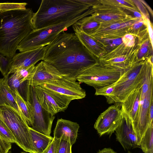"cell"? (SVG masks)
<instances>
[{"instance_id": "obj_1", "label": "cell", "mask_w": 153, "mask_h": 153, "mask_svg": "<svg viewBox=\"0 0 153 153\" xmlns=\"http://www.w3.org/2000/svg\"><path fill=\"white\" fill-rule=\"evenodd\" d=\"M45 47L43 61L70 79L76 80L84 71L99 63L74 33L63 31Z\"/></svg>"}, {"instance_id": "obj_2", "label": "cell", "mask_w": 153, "mask_h": 153, "mask_svg": "<svg viewBox=\"0 0 153 153\" xmlns=\"http://www.w3.org/2000/svg\"><path fill=\"white\" fill-rule=\"evenodd\" d=\"M31 9L0 10V53L12 59L21 41L33 30Z\"/></svg>"}, {"instance_id": "obj_3", "label": "cell", "mask_w": 153, "mask_h": 153, "mask_svg": "<svg viewBox=\"0 0 153 153\" xmlns=\"http://www.w3.org/2000/svg\"><path fill=\"white\" fill-rule=\"evenodd\" d=\"M90 7L78 0H42L32 17L33 30L66 22L82 15Z\"/></svg>"}, {"instance_id": "obj_4", "label": "cell", "mask_w": 153, "mask_h": 153, "mask_svg": "<svg viewBox=\"0 0 153 153\" xmlns=\"http://www.w3.org/2000/svg\"><path fill=\"white\" fill-rule=\"evenodd\" d=\"M146 68L147 61H141L126 70L118 80L112 84L113 91L105 97L107 103H122L134 91L143 84Z\"/></svg>"}, {"instance_id": "obj_5", "label": "cell", "mask_w": 153, "mask_h": 153, "mask_svg": "<svg viewBox=\"0 0 153 153\" xmlns=\"http://www.w3.org/2000/svg\"><path fill=\"white\" fill-rule=\"evenodd\" d=\"M91 14V12L89 10L82 15L66 22L33 30L21 41L17 46V50L21 52L46 46L60 33L66 31L79 20Z\"/></svg>"}, {"instance_id": "obj_6", "label": "cell", "mask_w": 153, "mask_h": 153, "mask_svg": "<svg viewBox=\"0 0 153 153\" xmlns=\"http://www.w3.org/2000/svg\"><path fill=\"white\" fill-rule=\"evenodd\" d=\"M0 118L12 132L17 145L26 152L35 153L29 132V126L18 112L10 106H1Z\"/></svg>"}, {"instance_id": "obj_7", "label": "cell", "mask_w": 153, "mask_h": 153, "mask_svg": "<svg viewBox=\"0 0 153 153\" xmlns=\"http://www.w3.org/2000/svg\"><path fill=\"white\" fill-rule=\"evenodd\" d=\"M153 65L147 62L146 76L142 87L139 113L135 129L139 145L142 137L151 124L149 122V109L151 102L153 101Z\"/></svg>"}, {"instance_id": "obj_8", "label": "cell", "mask_w": 153, "mask_h": 153, "mask_svg": "<svg viewBox=\"0 0 153 153\" xmlns=\"http://www.w3.org/2000/svg\"><path fill=\"white\" fill-rule=\"evenodd\" d=\"M125 70L109 68L99 63L84 71L77 77L76 80L80 83H84L92 86L96 90L114 83Z\"/></svg>"}, {"instance_id": "obj_9", "label": "cell", "mask_w": 153, "mask_h": 153, "mask_svg": "<svg viewBox=\"0 0 153 153\" xmlns=\"http://www.w3.org/2000/svg\"><path fill=\"white\" fill-rule=\"evenodd\" d=\"M26 101L31 105L33 111V122L31 127L39 132L50 136L55 116L42 107L37 98L34 87L27 83Z\"/></svg>"}, {"instance_id": "obj_10", "label": "cell", "mask_w": 153, "mask_h": 153, "mask_svg": "<svg viewBox=\"0 0 153 153\" xmlns=\"http://www.w3.org/2000/svg\"><path fill=\"white\" fill-rule=\"evenodd\" d=\"M34 87L38 100L42 107L52 116L66 110L70 99L39 86Z\"/></svg>"}, {"instance_id": "obj_11", "label": "cell", "mask_w": 153, "mask_h": 153, "mask_svg": "<svg viewBox=\"0 0 153 153\" xmlns=\"http://www.w3.org/2000/svg\"><path fill=\"white\" fill-rule=\"evenodd\" d=\"M112 105L102 113L94 126L100 136L107 134L109 137L120 124L122 118L121 103Z\"/></svg>"}, {"instance_id": "obj_12", "label": "cell", "mask_w": 153, "mask_h": 153, "mask_svg": "<svg viewBox=\"0 0 153 153\" xmlns=\"http://www.w3.org/2000/svg\"><path fill=\"white\" fill-rule=\"evenodd\" d=\"M38 86L57 93L71 100L81 99L86 96L85 91L82 88L79 82L65 77Z\"/></svg>"}, {"instance_id": "obj_13", "label": "cell", "mask_w": 153, "mask_h": 153, "mask_svg": "<svg viewBox=\"0 0 153 153\" xmlns=\"http://www.w3.org/2000/svg\"><path fill=\"white\" fill-rule=\"evenodd\" d=\"M122 118L119 126L116 129V139L125 150L140 147L136 134L130 117L121 104Z\"/></svg>"}, {"instance_id": "obj_14", "label": "cell", "mask_w": 153, "mask_h": 153, "mask_svg": "<svg viewBox=\"0 0 153 153\" xmlns=\"http://www.w3.org/2000/svg\"><path fill=\"white\" fill-rule=\"evenodd\" d=\"M45 46L26 51L16 54L12 59L9 75L18 70L26 68L43 60L45 55Z\"/></svg>"}, {"instance_id": "obj_15", "label": "cell", "mask_w": 153, "mask_h": 153, "mask_svg": "<svg viewBox=\"0 0 153 153\" xmlns=\"http://www.w3.org/2000/svg\"><path fill=\"white\" fill-rule=\"evenodd\" d=\"M65 77L53 66L42 60L35 65L33 75L30 80L27 81V83L35 87Z\"/></svg>"}, {"instance_id": "obj_16", "label": "cell", "mask_w": 153, "mask_h": 153, "mask_svg": "<svg viewBox=\"0 0 153 153\" xmlns=\"http://www.w3.org/2000/svg\"><path fill=\"white\" fill-rule=\"evenodd\" d=\"M79 128L77 123L58 119L53 131V137L66 141L72 146L76 142Z\"/></svg>"}, {"instance_id": "obj_17", "label": "cell", "mask_w": 153, "mask_h": 153, "mask_svg": "<svg viewBox=\"0 0 153 153\" xmlns=\"http://www.w3.org/2000/svg\"><path fill=\"white\" fill-rule=\"evenodd\" d=\"M143 85L134 91L121 103L124 110L131 120L135 132L138 115Z\"/></svg>"}, {"instance_id": "obj_18", "label": "cell", "mask_w": 153, "mask_h": 153, "mask_svg": "<svg viewBox=\"0 0 153 153\" xmlns=\"http://www.w3.org/2000/svg\"><path fill=\"white\" fill-rule=\"evenodd\" d=\"M8 76H4L0 79V107L4 105L10 106L23 117L16 102L15 92L8 85Z\"/></svg>"}, {"instance_id": "obj_19", "label": "cell", "mask_w": 153, "mask_h": 153, "mask_svg": "<svg viewBox=\"0 0 153 153\" xmlns=\"http://www.w3.org/2000/svg\"><path fill=\"white\" fill-rule=\"evenodd\" d=\"M29 130L35 153H42L52 142L53 137L39 132L30 126Z\"/></svg>"}, {"instance_id": "obj_20", "label": "cell", "mask_w": 153, "mask_h": 153, "mask_svg": "<svg viewBox=\"0 0 153 153\" xmlns=\"http://www.w3.org/2000/svg\"><path fill=\"white\" fill-rule=\"evenodd\" d=\"M13 90L15 93L17 105L23 117L29 126L31 127L33 122V114L32 107L30 104L22 97L16 90Z\"/></svg>"}, {"instance_id": "obj_21", "label": "cell", "mask_w": 153, "mask_h": 153, "mask_svg": "<svg viewBox=\"0 0 153 153\" xmlns=\"http://www.w3.org/2000/svg\"><path fill=\"white\" fill-rule=\"evenodd\" d=\"M74 31V33L86 48L92 54H96L97 51H99L100 49L95 39L82 32Z\"/></svg>"}, {"instance_id": "obj_22", "label": "cell", "mask_w": 153, "mask_h": 153, "mask_svg": "<svg viewBox=\"0 0 153 153\" xmlns=\"http://www.w3.org/2000/svg\"><path fill=\"white\" fill-rule=\"evenodd\" d=\"M140 147L144 153H153V123L150 125L142 137Z\"/></svg>"}, {"instance_id": "obj_23", "label": "cell", "mask_w": 153, "mask_h": 153, "mask_svg": "<svg viewBox=\"0 0 153 153\" xmlns=\"http://www.w3.org/2000/svg\"><path fill=\"white\" fill-rule=\"evenodd\" d=\"M8 83L13 90H16L22 97L26 101L27 81L22 82L17 76L15 73L8 78Z\"/></svg>"}, {"instance_id": "obj_24", "label": "cell", "mask_w": 153, "mask_h": 153, "mask_svg": "<svg viewBox=\"0 0 153 153\" xmlns=\"http://www.w3.org/2000/svg\"><path fill=\"white\" fill-rule=\"evenodd\" d=\"M0 137L4 140L12 143H15L14 136L5 123L0 118Z\"/></svg>"}, {"instance_id": "obj_25", "label": "cell", "mask_w": 153, "mask_h": 153, "mask_svg": "<svg viewBox=\"0 0 153 153\" xmlns=\"http://www.w3.org/2000/svg\"><path fill=\"white\" fill-rule=\"evenodd\" d=\"M35 65L20 69L15 73L17 76L22 82L30 80L33 76L35 70Z\"/></svg>"}, {"instance_id": "obj_26", "label": "cell", "mask_w": 153, "mask_h": 153, "mask_svg": "<svg viewBox=\"0 0 153 153\" xmlns=\"http://www.w3.org/2000/svg\"><path fill=\"white\" fill-rule=\"evenodd\" d=\"M12 59L3 56L0 53V71L4 76L9 75Z\"/></svg>"}, {"instance_id": "obj_27", "label": "cell", "mask_w": 153, "mask_h": 153, "mask_svg": "<svg viewBox=\"0 0 153 153\" xmlns=\"http://www.w3.org/2000/svg\"><path fill=\"white\" fill-rule=\"evenodd\" d=\"M27 4L22 3H0V10H7L17 9H25Z\"/></svg>"}, {"instance_id": "obj_28", "label": "cell", "mask_w": 153, "mask_h": 153, "mask_svg": "<svg viewBox=\"0 0 153 153\" xmlns=\"http://www.w3.org/2000/svg\"><path fill=\"white\" fill-rule=\"evenodd\" d=\"M91 18L93 20L102 22H110L111 21L117 20L119 18V16L117 14H100L98 16L92 15L90 16Z\"/></svg>"}, {"instance_id": "obj_29", "label": "cell", "mask_w": 153, "mask_h": 153, "mask_svg": "<svg viewBox=\"0 0 153 153\" xmlns=\"http://www.w3.org/2000/svg\"><path fill=\"white\" fill-rule=\"evenodd\" d=\"M60 140L53 137V139L47 148L42 153H58Z\"/></svg>"}, {"instance_id": "obj_30", "label": "cell", "mask_w": 153, "mask_h": 153, "mask_svg": "<svg viewBox=\"0 0 153 153\" xmlns=\"http://www.w3.org/2000/svg\"><path fill=\"white\" fill-rule=\"evenodd\" d=\"M72 146L69 142L62 140H60L58 153H72Z\"/></svg>"}, {"instance_id": "obj_31", "label": "cell", "mask_w": 153, "mask_h": 153, "mask_svg": "<svg viewBox=\"0 0 153 153\" xmlns=\"http://www.w3.org/2000/svg\"><path fill=\"white\" fill-rule=\"evenodd\" d=\"M122 42L127 46L131 47L134 44V38L133 35L130 34L125 35L122 39Z\"/></svg>"}, {"instance_id": "obj_32", "label": "cell", "mask_w": 153, "mask_h": 153, "mask_svg": "<svg viewBox=\"0 0 153 153\" xmlns=\"http://www.w3.org/2000/svg\"><path fill=\"white\" fill-rule=\"evenodd\" d=\"M103 41L108 45L111 47L119 45L123 43L122 39L120 38L105 39H103Z\"/></svg>"}, {"instance_id": "obj_33", "label": "cell", "mask_w": 153, "mask_h": 153, "mask_svg": "<svg viewBox=\"0 0 153 153\" xmlns=\"http://www.w3.org/2000/svg\"><path fill=\"white\" fill-rule=\"evenodd\" d=\"M149 45V40H147L142 45L139 52L138 56V59H141L147 52Z\"/></svg>"}, {"instance_id": "obj_34", "label": "cell", "mask_w": 153, "mask_h": 153, "mask_svg": "<svg viewBox=\"0 0 153 153\" xmlns=\"http://www.w3.org/2000/svg\"><path fill=\"white\" fill-rule=\"evenodd\" d=\"M146 24L147 25L148 30V32L149 36V37L150 38V39L151 40V42L152 46V47L153 45V30L152 27L151 25L150 24V21L149 19H147L146 21Z\"/></svg>"}, {"instance_id": "obj_35", "label": "cell", "mask_w": 153, "mask_h": 153, "mask_svg": "<svg viewBox=\"0 0 153 153\" xmlns=\"http://www.w3.org/2000/svg\"><path fill=\"white\" fill-rule=\"evenodd\" d=\"M143 23L144 22L142 21L136 22L133 25L132 28L135 30L139 29L143 26Z\"/></svg>"}, {"instance_id": "obj_36", "label": "cell", "mask_w": 153, "mask_h": 153, "mask_svg": "<svg viewBox=\"0 0 153 153\" xmlns=\"http://www.w3.org/2000/svg\"><path fill=\"white\" fill-rule=\"evenodd\" d=\"M97 153H117L110 148H105L101 150H99Z\"/></svg>"}, {"instance_id": "obj_37", "label": "cell", "mask_w": 153, "mask_h": 153, "mask_svg": "<svg viewBox=\"0 0 153 153\" xmlns=\"http://www.w3.org/2000/svg\"><path fill=\"white\" fill-rule=\"evenodd\" d=\"M118 2V3L121 4H123L125 5L128 6H130V4L128 2H127V1L124 0H116Z\"/></svg>"}, {"instance_id": "obj_38", "label": "cell", "mask_w": 153, "mask_h": 153, "mask_svg": "<svg viewBox=\"0 0 153 153\" xmlns=\"http://www.w3.org/2000/svg\"><path fill=\"white\" fill-rule=\"evenodd\" d=\"M134 15L137 18H140L142 17L141 14L137 11L134 12Z\"/></svg>"}, {"instance_id": "obj_39", "label": "cell", "mask_w": 153, "mask_h": 153, "mask_svg": "<svg viewBox=\"0 0 153 153\" xmlns=\"http://www.w3.org/2000/svg\"><path fill=\"white\" fill-rule=\"evenodd\" d=\"M7 153H12L11 151L10 150H9Z\"/></svg>"}, {"instance_id": "obj_40", "label": "cell", "mask_w": 153, "mask_h": 153, "mask_svg": "<svg viewBox=\"0 0 153 153\" xmlns=\"http://www.w3.org/2000/svg\"><path fill=\"white\" fill-rule=\"evenodd\" d=\"M20 153H27V152H22Z\"/></svg>"}, {"instance_id": "obj_41", "label": "cell", "mask_w": 153, "mask_h": 153, "mask_svg": "<svg viewBox=\"0 0 153 153\" xmlns=\"http://www.w3.org/2000/svg\"><path fill=\"white\" fill-rule=\"evenodd\" d=\"M127 153H132L131 152H130V151H128Z\"/></svg>"}]
</instances>
